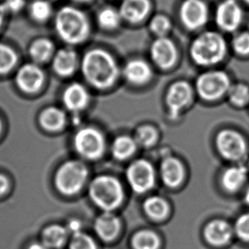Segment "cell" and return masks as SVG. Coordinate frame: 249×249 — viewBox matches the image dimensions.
<instances>
[{
  "label": "cell",
  "instance_id": "1",
  "mask_svg": "<svg viewBox=\"0 0 249 249\" xmlns=\"http://www.w3.org/2000/svg\"><path fill=\"white\" fill-rule=\"evenodd\" d=\"M82 68L87 81L99 89L111 87L118 78V66L114 59L102 50L89 51Z\"/></svg>",
  "mask_w": 249,
  "mask_h": 249
},
{
  "label": "cell",
  "instance_id": "2",
  "mask_svg": "<svg viewBox=\"0 0 249 249\" xmlns=\"http://www.w3.org/2000/svg\"><path fill=\"white\" fill-rule=\"evenodd\" d=\"M54 27L59 37L68 44H80L89 34L87 17L83 11L72 6L62 7L58 11Z\"/></svg>",
  "mask_w": 249,
  "mask_h": 249
},
{
  "label": "cell",
  "instance_id": "3",
  "mask_svg": "<svg viewBox=\"0 0 249 249\" xmlns=\"http://www.w3.org/2000/svg\"><path fill=\"white\" fill-rule=\"evenodd\" d=\"M226 53V41L215 32H206L192 43L191 54L201 66H212L222 61Z\"/></svg>",
  "mask_w": 249,
  "mask_h": 249
},
{
  "label": "cell",
  "instance_id": "4",
  "mask_svg": "<svg viewBox=\"0 0 249 249\" xmlns=\"http://www.w3.org/2000/svg\"><path fill=\"white\" fill-rule=\"evenodd\" d=\"M89 194L94 203L107 211L118 208L124 199L121 184L110 176L94 178L91 183Z\"/></svg>",
  "mask_w": 249,
  "mask_h": 249
},
{
  "label": "cell",
  "instance_id": "5",
  "mask_svg": "<svg viewBox=\"0 0 249 249\" xmlns=\"http://www.w3.org/2000/svg\"><path fill=\"white\" fill-rule=\"evenodd\" d=\"M87 177L88 169L84 163L70 161L59 168L55 176V185L65 195H73L81 190Z\"/></svg>",
  "mask_w": 249,
  "mask_h": 249
},
{
  "label": "cell",
  "instance_id": "6",
  "mask_svg": "<svg viewBox=\"0 0 249 249\" xmlns=\"http://www.w3.org/2000/svg\"><path fill=\"white\" fill-rule=\"evenodd\" d=\"M231 87L229 77L221 71H208L201 75L196 82V89L206 101H215L226 94Z\"/></svg>",
  "mask_w": 249,
  "mask_h": 249
},
{
  "label": "cell",
  "instance_id": "7",
  "mask_svg": "<svg viewBox=\"0 0 249 249\" xmlns=\"http://www.w3.org/2000/svg\"><path fill=\"white\" fill-rule=\"evenodd\" d=\"M74 145L77 152L84 158L99 159L104 152V138L94 128H83L75 135Z\"/></svg>",
  "mask_w": 249,
  "mask_h": 249
},
{
  "label": "cell",
  "instance_id": "8",
  "mask_svg": "<svg viewBox=\"0 0 249 249\" xmlns=\"http://www.w3.org/2000/svg\"><path fill=\"white\" fill-rule=\"evenodd\" d=\"M216 145L220 155L231 161L243 159L247 152V143L238 132L225 129L216 138Z\"/></svg>",
  "mask_w": 249,
  "mask_h": 249
},
{
  "label": "cell",
  "instance_id": "9",
  "mask_svg": "<svg viewBox=\"0 0 249 249\" xmlns=\"http://www.w3.org/2000/svg\"><path fill=\"white\" fill-rule=\"evenodd\" d=\"M127 178L135 192L144 193L153 187L155 171L150 162L145 160H138L128 167Z\"/></svg>",
  "mask_w": 249,
  "mask_h": 249
},
{
  "label": "cell",
  "instance_id": "10",
  "mask_svg": "<svg viewBox=\"0 0 249 249\" xmlns=\"http://www.w3.org/2000/svg\"><path fill=\"white\" fill-rule=\"evenodd\" d=\"M179 17L185 27L195 30L206 23L208 9L202 0H185L179 9Z\"/></svg>",
  "mask_w": 249,
  "mask_h": 249
},
{
  "label": "cell",
  "instance_id": "11",
  "mask_svg": "<svg viewBox=\"0 0 249 249\" xmlns=\"http://www.w3.org/2000/svg\"><path fill=\"white\" fill-rule=\"evenodd\" d=\"M242 10L235 0H226L216 11V22L221 29L233 32L242 20Z\"/></svg>",
  "mask_w": 249,
  "mask_h": 249
},
{
  "label": "cell",
  "instance_id": "12",
  "mask_svg": "<svg viewBox=\"0 0 249 249\" xmlns=\"http://www.w3.org/2000/svg\"><path fill=\"white\" fill-rule=\"evenodd\" d=\"M192 88L185 82L173 84L167 94V104L170 111V118H176L179 111L192 100Z\"/></svg>",
  "mask_w": 249,
  "mask_h": 249
},
{
  "label": "cell",
  "instance_id": "13",
  "mask_svg": "<svg viewBox=\"0 0 249 249\" xmlns=\"http://www.w3.org/2000/svg\"><path fill=\"white\" fill-rule=\"evenodd\" d=\"M151 53L156 64L163 69L171 68L177 59L175 44L168 37H159L152 44Z\"/></svg>",
  "mask_w": 249,
  "mask_h": 249
},
{
  "label": "cell",
  "instance_id": "14",
  "mask_svg": "<svg viewBox=\"0 0 249 249\" xmlns=\"http://www.w3.org/2000/svg\"><path fill=\"white\" fill-rule=\"evenodd\" d=\"M16 81L21 90L34 93L42 86L44 73L36 65H24L17 71Z\"/></svg>",
  "mask_w": 249,
  "mask_h": 249
},
{
  "label": "cell",
  "instance_id": "15",
  "mask_svg": "<svg viewBox=\"0 0 249 249\" xmlns=\"http://www.w3.org/2000/svg\"><path fill=\"white\" fill-rule=\"evenodd\" d=\"M150 10L151 3L149 0H124L119 8V13L122 19L137 23L147 17Z\"/></svg>",
  "mask_w": 249,
  "mask_h": 249
},
{
  "label": "cell",
  "instance_id": "16",
  "mask_svg": "<svg viewBox=\"0 0 249 249\" xmlns=\"http://www.w3.org/2000/svg\"><path fill=\"white\" fill-rule=\"evenodd\" d=\"M206 239L214 246H223L232 236V229L228 223L217 219L209 223L204 231Z\"/></svg>",
  "mask_w": 249,
  "mask_h": 249
},
{
  "label": "cell",
  "instance_id": "17",
  "mask_svg": "<svg viewBox=\"0 0 249 249\" xmlns=\"http://www.w3.org/2000/svg\"><path fill=\"white\" fill-rule=\"evenodd\" d=\"M89 96L86 89L79 84L70 85L63 94V101L68 109L72 111H81L86 107Z\"/></svg>",
  "mask_w": 249,
  "mask_h": 249
},
{
  "label": "cell",
  "instance_id": "18",
  "mask_svg": "<svg viewBox=\"0 0 249 249\" xmlns=\"http://www.w3.org/2000/svg\"><path fill=\"white\" fill-rule=\"evenodd\" d=\"M184 168L181 162L174 158H168L161 165V175L166 185L175 187L179 185L184 178Z\"/></svg>",
  "mask_w": 249,
  "mask_h": 249
},
{
  "label": "cell",
  "instance_id": "19",
  "mask_svg": "<svg viewBox=\"0 0 249 249\" xmlns=\"http://www.w3.org/2000/svg\"><path fill=\"white\" fill-rule=\"evenodd\" d=\"M77 54L70 49H64L58 51L54 55L53 68L61 76H69L72 74L77 68Z\"/></svg>",
  "mask_w": 249,
  "mask_h": 249
},
{
  "label": "cell",
  "instance_id": "20",
  "mask_svg": "<svg viewBox=\"0 0 249 249\" xmlns=\"http://www.w3.org/2000/svg\"><path fill=\"white\" fill-rule=\"evenodd\" d=\"M248 169L244 166H232L223 173L221 183L223 187L230 192L239 190L247 180Z\"/></svg>",
  "mask_w": 249,
  "mask_h": 249
},
{
  "label": "cell",
  "instance_id": "21",
  "mask_svg": "<svg viewBox=\"0 0 249 249\" xmlns=\"http://www.w3.org/2000/svg\"><path fill=\"white\" fill-rule=\"evenodd\" d=\"M124 76L132 84H143L151 78L152 70L145 61L135 60L126 65Z\"/></svg>",
  "mask_w": 249,
  "mask_h": 249
},
{
  "label": "cell",
  "instance_id": "22",
  "mask_svg": "<svg viewBox=\"0 0 249 249\" xmlns=\"http://www.w3.org/2000/svg\"><path fill=\"white\" fill-rule=\"evenodd\" d=\"M119 230V220L111 213L100 216L95 222V231L101 239L111 241L117 236Z\"/></svg>",
  "mask_w": 249,
  "mask_h": 249
},
{
  "label": "cell",
  "instance_id": "23",
  "mask_svg": "<svg viewBox=\"0 0 249 249\" xmlns=\"http://www.w3.org/2000/svg\"><path fill=\"white\" fill-rule=\"evenodd\" d=\"M40 124L43 128L50 131H57L63 128L66 122L64 112L55 107L45 109L39 118Z\"/></svg>",
  "mask_w": 249,
  "mask_h": 249
},
{
  "label": "cell",
  "instance_id": "24",
  "mask_svg": "<svg viewBox=\"0 0 249 249\" xmlns=\"http://www.w3.org/2000/svg\"><path fill=\"white\" fill-rule=\"evenodd\" d=\"M68 234V230L61 226H49L42 233V243L49 249L60 248L67 241Z\"/></svg>",
  "mask_w": 249,
  "mask_h": 249
},
{
  "label": "cell",
  "instance_id": "25",
  "mask_svg": "<svg viewBox=\"0 0 249 249\" xmlns=\"http://www.w3.org/2000/svg\"><path fill=\"white\" fill-rule=\"evenodd\" d=\"M136 142L128 136H120L115 140L111 152L116 159L124 160L134 154L136 149Z\"/></svg>",
  "mask_w": 249,
  "mask_h": 249
},
{
  "label": "cell",
  "instance_id": "26",
  "mask_svg": "<svg viewBox=\"0 0 249 249\" xmlns=\"http://www.w3.org/2000/svg\"><path fill=\"white\" fill-rule=\"evenodd\" d=\"M54 51L51 41L40 38L34 41L30 47L31 57L36 62H44L50 59Z\"/></svg>",
  "mask_w": 249,
  "mask_h": 249
},
{
  "label": "cell",
  "instance_id": "27",
  "mask_svg": "<svg viewBox=\"0 0 249 249\" xmlns=\"http://www.w3.org/2000/svg\"><path fill=\"white\" fill-rule=\"evenodd\" d=\"M144 209L146 213L154 219H163L168 211V204L163 199L159 196L149 197L145 202Z\"/></svg>",
  "mask_w": 249,
  "mask_h": 249
},
{
  "label": "cell",
  "instance_id": "28",
  "mask_svg": "<svg viewBox=\"0 0 249 249\" xmlns=\"http://www.w3.org/2000/svg\"><path fill=\"white\" fill-rule=\"evenodd\" d=\"M98 22L105 29H114L121 22V15L119 10H115L111 7H107L98 14Z\"/></svg>",
  "mask_w": 249,
  "mask_h": 249
},
{
  "label": "cell",
  "instance_id": "29",
  "mask_svg": "<svg viewBox=\"0 0 249 249\" xmlns=\"http://www.w3.org/2000/svg\"><path fill=\"white\" fill-rule=\"evenodd\" d=\"M133 246L135 249H158L159 237L152 231H142L134 236Z\"/></svg>",
  "mask_w": 249,
  "mask_h": 249
},
{
  "label": "cell",
  "instance_id": "30",
  "mask_svg": "<svg viewBox=\"0 0 249 249\" xmlns=\"http://www.w3.org/2000/svg\"><path fill=\"white\" fill-rule=\"evenodd\" d=\"M29 13L34 20L43 22L51 17L52 6L47 0H35L29 6Z\"/></svg>",
  "mask_w": 249,
  "mask_h": 249
},
{
  "label": "cell",
  "instance_id": "31",
  "mask_svg": "<svg viewBox=\"0 0 249 249\" xmlns=\"http://www.w3.org/2000/svg\"><path fill=\"white\" fill-rule=\"evenodd\" d=\"M227 93L230 101L236 107H244L249 102V88L245 84L231 85Z\"/></svg>",
  "mask_w": 249,
  "mask_h": 249
},
{
  "label": "cell",
  "instance_id": "32",
  "mask_svg": "<svg viewBox=\"0 0 249 249\" xmlns=\"http://www.w3.org/2000/svg\"><path fill=\"white\" fill-rule=\"evenodd\" d=\"M16 52L6 44L0 43V74L7 73L17 64Z\"/></svg>",
  "mask_w": 249,
  "mask_h": 249
},
{
  "label": "cell",
  "instance_id": "33",
  "mask_svg": "<svg viewBox=\"0 0 249 249\" xmlns=\"http://www.w3.org/2000/svg\"><path fill=\"white\" fill-rule=\"evenodd\" d=\"M158 135L154 128L144 126L139 128L136 133V143L143 146H150L157 141Z\"/></svg>",
  "mask_w": 249,
  "mask_h": 249
},
{
  "label": "cell",
  "instance_id": "34",
  "mask_svg": "<svg viewBox=\"0 0 249 249\" xmlns=\"http://www.w3.org/2000/svg\"><path fill=\"white\" fill-rule=\"evenodd\" d=\"M150 28L154 34L159 35V37H164L168 34V31L171 28V23L167 17L159 15L152 18L150 23Z\"/></svg>",
  "mask_w": 249,
  "mask_h": 249
},
{
  "label": "cell",
  "instance_id": "35",
  "mask_svg": "<svg viewBox=\"0 0 249 249\" xmlns=\"http://www.w3.org/2000/svg\"><path fill=\"white\" fill-rule=\"evenodd\" d=\"M71 249H96L95 243L93 239L84 235L83 233H78L74 235L71 242Z\"/></svg>",
  "mask_w": 249,
  "mask_h": 249
},
{
  "label": "cell",
  "instance_id": "36",
  "mask_svg": "<svg viewBox=\"0 0 249 249\" xmlns=\"http://www.w3.org/2000/svg\"><path fill=\"white\" fill-rule=\"evenodd\" d=\"M233 49L240 55L249 54V34H237L232 42Z\"/></svg>",
  "mask_w": 249,
  "mask_h": 249
},
{
  "label": "cell",
  "instance_id": "37",
  "mask_svg": "<svg viewBox=\"0 0 249 249\" xmlns=\"http://www.w3.org/2000/svg\"><path fill=\"white\" fill-rule=\"evenodd\" d=\"M235 232L241 239L249 242V213L243 214L236 220Z\"/></svg>",
  "mask_w": 249,
  "mask_h": 249
},
{
  "label": "cell",
  "instance_id": "38",
  "mask_svg": "<svg viewBox=\"0 0 249 249\" xmlns=\"http://www.w3.org/2000/svg\"><path fill=\"white\" fill-rule=\"evenodd\" d=\"M2 3L7 13H17L23 8L25 0H3Z\"/></svg>",
  "mask_w": 249,
  "mask_h": 249
},
{
  "label": "cell",
  "instance_id": "39",
  "mask_svg": "<svg viewBox=\"0 0 249 249\" xmlns=\"http://www.w3.org/2000/svg\"><path fill=\"white\" fill-rule=\"evenodd\" d=\"M68 233H71L73 236L77 235L78 233H81V223L78 220H71L68 224Z\"/></svg>",
  "mask_w": 249,
  "mask_h": 249
},
{
  "label": "cell",
  "instance_id": "40",
  "mask_svg": "<svg viewBox=\"0 0 249 249\" xmlns=\"http://www.w3.org/2000/svg\"><path fill=\"white\" fill-rule=\"evenodd\" d=\"M9 190V180L4 175L0 174V197L6 194Z\"/></svg>",
  "mask_w": 249,
  "mask_h": 249
},
{
  "label": "cell",
  "instance_id": "41",
  "mask_svg": "<svg viewBox=\"0 0 249 249\" xmlns=\"http://www.w3.org/2000/svg\"><path fill=\"white\" fill-rule=\"evenodd\" d=\"M25 249H49L48 247L45 246L43 243H30L27 245Z\"/></svg>",
  "mask_w": 249,
  "mask_h": 249
},
{
  "label": "cell",
  "instance_id": "42",
  "mask_svg": "<svg viewBox=\"0 0 249 249\" xmlns=\"http://www.w3.org/2000/svg\"><path fill=\"white\" fill-rule=\"evenodd\" d=\"M7 14L8 13H7L6 10L4 9L3 3H0V29L3 26V20H4V18H5Z\"/></svg>",
  "mask_w": 249,
  "mask_h": 249
},
{
  "label": "cell",
  "instance_id": "43",
  "mask_svg": "<svg viewBox=\"0 0 249 249\" xmlns=\"http://www.w3.org/2000/svg\"><path fill=\"white\" fill-rule=\"evenodd\" d=\"M244 198H245V202L249 205V189L247 190L246 193H245V197H244Z\"/></svg>",
  "mask_w": 249,
  "mask_h": 249
},
{
  "label": "cell",
  "instance_id": "44",
  "mask_svg": "<svg viewBox=\"0 0 249 249\" xmlns=\"http://www.w3.org/2000/svg\"><path fill=\"white\" fill-rule=\"evenodd\" d=\"M71 1L78 2V3H84V2H89V1H90V0H71Z\"/></svg>",
  "mask_w": 249,
  "mask_h": 249
},
{
  "label": "cell",
  "instance_id": "45",
  "mask_svg": "<svg viewBox=\"0 0 249 249\" xmlns=\"http://www.w3.org/2000/svg\"><path fill=\"white\" fill-rule=\"evenodd\" d=\"M1 127H2V124H1V120H0V132H1Z\"/></svg>",
  "mask_w": 249,
  "mask_h": 249
},
{
  "label": "cell",
  "instance_id": "46",
  "mask_svg": "<svg viewBox=\"0 0 249 249\" xmlns=\"http://www.w3.org/2000/svg\"><path fill=\"white\" fill-rule=\"evenodd\" d=\"M243 1H245V2H246V3H249V0H243Z\"/></svg>",
  "mask_w": 249,
  "mask_h": 249
}]
</instances>
